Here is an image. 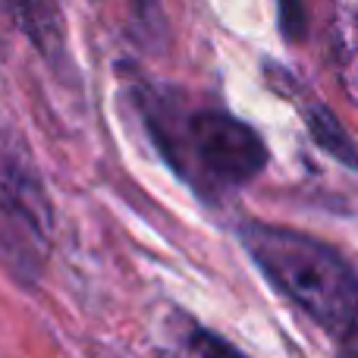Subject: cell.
Wrapping results in <instances>:
<instances>
[{"mask_svg":"<svg viewBox=\"0 0 358 358\" xmlns=\"http://www.w3.org/2000/svg\"><path fill=\"white\" fill-rule=\"evenodd\" d=\"M192 346H195L198 358H245L239 352V349H233L227 340H220L217 334H208V330H201V334H195V340H192Z\"/></svg>","mask_w":358,"mask_h":358,"instance_id":"cell-7","label":"cell"},{"mask_svg":"<svg viewBox=\"0 0 358 358\" xmlns=\"http://www.w3.org/2000/svg\"><path fill=\"white\" fill-rule=\"evenodd\" d=\"M161 148L176 167H189L192 182L236 189L264 170L267 148L248 123L227 110H195L179 129L161 136Z\"/></svg>","mask_w":358,"mask_h":358,"instance_id":"cell-2","label":"cell"},{"mask_svg":"<svg viewBox=\"0 0 358 358\" xmlns=\"http://www.w3.org/2000/svg\"><path fill=\"white\" fill-rule=\"evenodd\" d=\"M340 82H343V88H346L349 101L358 107V41L343 48V54H340Z\"/></svg>","mask_w":358,"mask_h":358,"instance_id":"cell-8","label":"cell"},{"mask_svg":"<svg viewBox=\"0 0 358 358\" xmlns=\"http://www.w3.org/2000/svg\"><path fill=\"white\" fill-rule=\"evenodd\" d=\"M0 35H22L50 54L60 44V22L48 0H0Z\"/></svg>","mask_w":358,"mask_h":358,"instance_id":"cell-4","label":"cell"},{"mask_svg":"<svg viewBox=\"0 0 358 358\" xmlns=\"http://www.w3.org/2000/svg\"><path fill=\"white\" fill-rule=\"evenodd\" d=\"M50 252V201L19 164H0V255L22 283L41 273Z\"/></svg>","mask_w":358,"mask_h":358,"instance_id":"cell-3","label":"cell"},{"mask_svg":"<svg viewBox=\"0 0 358 358\" xmlns=\"http://www.w3.org/2000/svg\"><path fill=\"white\" fill-rule=\"evenodd\" d=\"M340 358H358V317L346 334H340Z\"/></svg>","mask_w":358,"mask_h":358,"instance_id":"cell-9","label":"cell"},{"mask_svg":"<svg viewBox=\"0 0 358 358\" xmlns=\"http://www.w3.org/2000/svg\"><path fill=\"white\" fill-rule=\"evenodd\" d=\"M252 261L264 277L330 334H346L358 317V277L340 252L299 229L248 223L242 227Z\"/></svg>","mask_w":358,"mask_h":358,"instance_id":"cell-1","label":"cell"},{"mask_svg":"<svg viewBox=\"0 0 358 358\" xmlns=\"http://www.w3.org/2000/svg\"><path fill=\"white\" fill-rule=\"evenodd\" d=\"M280 6V25H283V35L292 38V41H299V38L305 35V6L302 0H277Z\"/></svg>","mask_w":358,"mask_h":358,"instance_id":"cell-6","label":"cell"},{"mask_svg":"<svg viewBox=\"0 0 358 358\" xmlns=\"http://www.w3.org/2000/svg\"><path fill=\"white\" fill-rule=\"evenodd\" d=\"M305 126H308L311 138L317 142V148L327 151L334 161L346 164V167L358 170V148L352 142V136L346 132V126L334 117V110L324 104H311L305 110Z\"/></svg>","mask_w":358,"mask_h":358,"instance_id":"cell-5","label":"cell"}]
</instances>
